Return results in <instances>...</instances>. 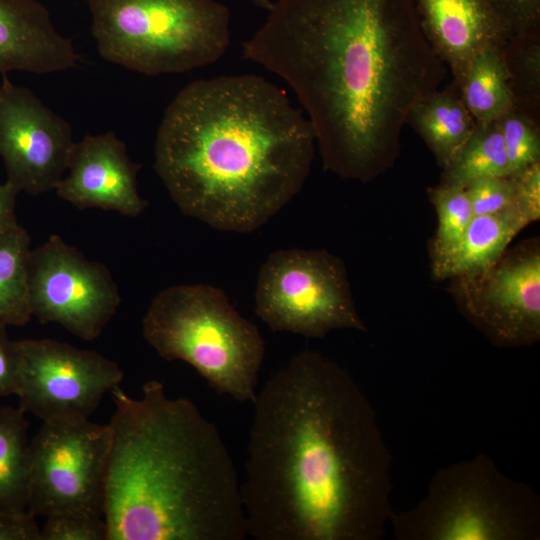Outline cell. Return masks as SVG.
<instances>
[{
    "label": "cell",
    "instance_id": "1",
    "mask_svg": "<svg viewBox=\"0 0 540 540\" xmlns=\"http://www.w3.org/2000/svg\"><path fill=\"white\" fill-rule=\"evenodd\" d=\"M242 55L294 91L324 168L364 183L393 166L411 109L448 71L414 0H276Z\"/></svg>",
    "mask_w": 540,
    "mask_h": 540
},
{
    "label": "cell",
    "instance_id": "2",
    "mask_svg": "<svg viewBox=\"0 0 540 540\" xmlns=\"http://www.w3.org/2000/svg\"><path fill=\"white\" fill-rule=\"evenodd\" d=\"M240 483L257 540H380L392 511V455L349 372L303 350L253 400Z\"/></svg>",
    "mask_w": 540,
    "mask_h": 540
},
{
    "label": "cell",
    "instance_id": "3",
    "mask_svg": "<svg viewBox=\"0 0 540 540\" xmlns=\"http://www.w3.org/2000/svg\"><path fill=\"white\" fill-rule=\"evenodd\" d=\"M315 143L282 89L254 74L218 76L189 83L167 106L154 169L185 215L247 233L301 190Z\"/></svg>",
    "mask_w": 540,
    "mask_h": 540
},
{
    "label": "cell",
    "instance_id": "4",
    "mask_svg": "<svg viewBox=\"0 0 540 540\" xmlns=\"http://www.w3.org/2000/svg\"><path fill=\"white\" fill-rule=\"evenodd\" d=\"M103 517L108 540H243L240 482L217 427L150 380L140 398L111 391Z\"/></svg>",
    "mask_w": 540,
    "mask_h": 540
},
{
    "label": "cell",
    "instance_id": "5",
    "mask_svg": "<svg viewBox=\"0 0 540 540\" xmlns=\"http://www.w3.org/2000/svg\"><path fill=\"white\" fill-rule=\"evenodd\" d=\"M142 331L163 359L188 363L219 394L255 399L264 342L222 290L205 284L163 289L151 301Z\"/></svg>",
    "mask_w": 540,
    "mask_h": 540
},
{
    "label": "cell",
    "instance_id": "6",
    "mask_svg": "<svg viewBox=\"0 0 540 540\" xmlns=\"http://www.w3.org/2000/svg\"><path fill=\"white\" fill-rule=\"evenodd\" d=\"M99 55L147 75L213 64L227 50L230 11L217 0H87Z\"/></svg>",
    "mask_w": 540,
    "mask_h": 540
},
{
    "label": "cell",
    "instance_id": "7",
    "mask_svg": "<svg viewBox=\"0 0 540 540\" xmlns=\"http://www.w3.org/2000/svg\"><path fill=\"white\" fill-rule=\"evenodd\" d=\"M388 524L398 540H537L540 499L481 453L438 469L425 497Z\"/></svg>",
    "mask_w": 540,
    "mask_h": 540
},
{
    "label": "cell",
    "instance_id": "8",
    "mask_svg": "<svg viewBox=\"0 0 540 540\" xmlns=\"http://www.w3.org/2000/svg\"><path fill=\"white\" fill-rule=\"evenodd\" d=\"M256 314L273 331L321 338L335 329L366 332L343 262L326 250L286 249L262 265Z\"/></svg>",
    "mask_w": 540,
    "mask_h": 540
},
{
    "label": "cell",
    "instance_id": "9",
    "mask_svg": "<svg viewBox=\"0 0 540 540\" xmlns=\"http://www.w3.org/2000/svg\"><path fill=\"white\" fill-rule=\"evenodd\" d=\"M29 447L30 514L76 511L103 516L111 447L108 424L89 419L43 422Z\"/></svg>",
    "mask_w": 540,
    "mask_h": 540
},
{
    "label": "cell",
    "instance_id": "10",
    "mask_svg": "<svg viewBox=\"0 0 540 540\" xmlns=\"http://www.w3.org/2000/svg\"><path fill=\"white\" fill-rule=\"evenodd\" d=\"M28 291L32 316L87 341L101 335L121 303L109 269L56 234L31 250Z\"/></svg>",
    "mask_w": 540,
    "mask_h": 540
},
{
    "label": "cell",
    "instance_id": "11",
    "mask_svg": "<svg viewBox=\"0 0 540 540\" xmlns=\"http://www.w3.org/2000/svg\"><path fill=\"white\" fill-rule=\"evenodd\" d=\"M16 343L19 407L43 422L88 420L124 376L117 363L95 351L52 339Z\"/></svg>",
    "mask_w": 540,
    "mask_h": 540
},
{
    "label": "cell",
    "instance_id": "12",
    "mask_svg": "<svg viewBox=\"0 0 540 540\" xmlns=\"http://www.w3.org/2000/svg\"><path fill=\"white\" fill-rule=\"evenodd\" d=\"M467 319L495 345L519 347L540 338V249L537 240L505 251L488 270L453 279Z\"/></svg>",
    "mask_w": 540,
    "mask_h": 540
},
{
    "label": "cell",
    "instance_id": "13",
    "mask_svg": "<svg viewBox=\"0 0 540 540\" xmlns=\"http://www.w3.org/2000/svg\"><path fill=\"white\" fill-rule=\"evenodd\" d=\"M75 142L70 124L30 89L0 83V156L7 181L32 196L55 190Z\"/></svg>",
    "mask_w": 540,
    "mask_h": 540
},
{
    "label": "cell",
    "instance_id": "14",
    "mask_svg": "<svg viewBox=\"0 0 540 540\" xmlns=\"http://www.w3.org/2000/svg\"><path fill=\"white\" fill-rule=\"evenodd\" d=\"M140 168L114 132L86 135L75 142L67 171L55 191L79 209L98 208L136 217L148 205L137 188Z\"/></svg>",
    "mask_w": 540,
    "mask_h": 540
},
{
    "label": "cell",
    "instance_id": "15",
    "mask_svg": "<svg viewBox=\"0 0 540 540\" xmlns=\"http://www.w3.org/2000/svg\"><path fill=\"white\" fill-rule=\"evenodd\" d=\"M421 28L454 78L462 81L477 54L505 49L510 37L488 0H414Z\"/></svg>",
    "mask_w": 540,
    "mask_h": 540
},
{
    "label": "cell",
    "instance_id": "16",
    "mask_svg": "<svg viewBox=\"0 0 540 540\" xmlns=\"http://www.w3.org/2000/svg\"><path fill=\"white\" fill-rule=\"evenodd\" d=\"M79 59L71 39L56 30L42 3L0 0V73L49 74L73 68Z\"/></svg>",
    "mask_w": 540,
    "mask_h": 540
},
{
    "label": "cell",
    "instance_id": "17",
    "mask_svg": "<svg viewBox=\"0 0 540 540\" xmlns=\"http://www.w3.org/2000/svg\"><path fill=\"white\" fill-rule=\"evenodd\" d=\"M527 225L529 223L515 208L473 216L457 247L443 260L431 265L433 277L455 279L488 270Z\"/></svg>",
    "mask_w": 540,
    "mask_h": 540
},
{
    "label": "cell",
    "instance_id": "18",
    "mask_svg": "<svg viewBox=\"0 0 540 540\" xmlns=\"http://www.w3.org/2000/svg\"><path fill=\"white\" fill-rule=\"evenodd\" d=\"M407 124L421 136L442 168L448 165L477 126L454 84L420 100L411 109Z\"/></svg>",
    "mask_w": 540,
    "mask_h": 540
},
{
    "label": "cell",
    "instance_id": "19",
    "mask_svg": "<svg viewBox=\"0 0 540 540\" xmlns=\"http://www.w3.org/2000/svg\"><path fill=\"white\" fill-rule=\"evenodd\" d=\"M456 88L476 124H488L515 107L504 49L489 47L475 56Z\"/></svg>",
    "mask_w": 540,
    "mask_h": 540
},
{
    "label": "cell",
    "instance_id": "20",
    "mask_svg": "<svg viewBox=\"0 0 540 540\" xmlns=\"http://www.w3.org/2000/svg\"><path fill=\"white\" fill-rule=\"evenodd\" d=\"M28 426L20 407H0V509L7 512H28Z\"/></svg>",
    "mask_w": 540,
    "mask_h": 540
},
{
    "label": "cell",
    "instance_id": "21",
    "mask_svg": "<svg viewBox=\"0 0 540 540\" xmlns=\"http://www.w3.org/2000/svg\"><path fill=\"white\" fill-rule=\"evenodd\" d=\"M30 236L21 226L0 231V325L24 326L32 317L28 291Z\"/></svg>",
    "mask_w": 540,
    "mask_h": 540
},
{
    "label": "cell",
    "instance_id": "22",
    "mask_svg": "<svg viewBox=\"0 0 540 540\" xmlns=\"http://www.w3.org/2000/svg\"><path fill=\"white\" fill-rule=\"evenodd\" d=\"M443 170L441 183L464 188L478 179L509 176L508 158L496 121L477 124L471 137Z\"/></svg>",
    "mask_w": 540,
    "mask_h": 540
},
{
    "label": "cell",
    "instance_id": "23",
    "mask_svg": "<svg viewBox=\"0 0 540 540\" xmlns=\"http://www.w3.org/2000/svg\"><path fill=\"white\" fill-rule=\"evenodd\" d=\"M428 192L437 214V229L431 245L433 265L457 247L474 215L464 187L440 183Z\"/></svg>",
    "mask_w": 540,
    "mask_h": 540
},
{
    "label": "cell",
    "instance_id": "24",
    "mask_svg": "<svg viewBox=\"0 0 540 540\" xmlns=\"http://www.w3.org/2000/svg\"><path fill=\"white\" fill-rule=\"evenodd\" d=\"M504 142L509 176L540 161L538 122L514 107L496 121Z\"/></svg>",
    "mask_w": 540,
    "mask_h": 540
},
{
    "label": "cell",
    "instance_id": "25",
    "mask_svg": "<svg viewBox=\"0 0 540 540\" xmlns=\"http://www.w3.org/2000/svg\"><path fill=\"white\" fill-rule=\"evenodd\" d=\"M40 540H108V528L103 516L58 512L46 516Z\"/></svg>",
    "mask_w": 540,
    "mask_h": 540
},
{
    "label": "cell",
    "instance_id": "26",
    "mask_svg": "<svg viewBox=\"0 0 540 540\" xmlns=\"http://www.w3.org/2000/svg\"><path fill=\"white\" fill-rule=\"evenodd\" d=\"M465 190L474 216L514 208V181L511 176L478 179L468 184Z\"/></svg>",
    "mask_w": 540,
    "mask_h": 540
},
{
    "label": "cell",
    "instance_id": "27",
    "mask_svg": "<svg viewBox=\"0 0 540 540\" xmlns=\"http://www.w3.org/2000/svg\"><path fill=\"white\" fill-rule=\"evenodd\" d=\"M510 40L539 36L540 0H488Z\"/></svg>",
    "mask_w": 540,
    "mask_h": 540
},
{
    "label": "cell",
    "instance_id": "28",
    "mask_svg": "<svg viewBox=\"0 0 540 540\" xmlns=\"http://www.w3.org/2000/svg\"><path fill=\"white\" fill-rule=\"evenodd\" d=\"M514 181V208L530 224L540 218V161L511 176Z\"/></svg>",
    "mask_w": 540,
    "mask_h": 540
},
{
    "label": "cell",
    "instance_id": "29",
    "mask_svg": "<svg viewBox=\"0 0 540 540\" xmlns=\"http://www.w3.org/2000/svg\"><path fill=\"white\" fill-rule=\"evenodd\" d=\"M18 366L17 343L8 337L6 327L0 325V397L15 394Z\"/></svg>",
    "mask_w": 540,
    "mask_h": 540
},
{
    "label": "cell",
    "instance_id": "30",
    "mask_svg": "<svg viewBox=\"0 0 540 540\" xmlns=\"http://www.w3.org/2000/svg\"><path fill=\"white\" fill-rule=\"evenodd\" d=\"M0 540H40L36 517L29 512L12 513L0 509Z\"/></svg>",
    "mask_w": 540,
    "mask_h": 540
},
{
    "label": "cell",
    "instance_id": "31",
    "mask_svg": "<svg viewBox=\"0 0 540 540\" xmlns=\"http://www.w3.org/2000/svg\"><path fill=\"white\" fill-rule=\"evenodd\" d=\"M20 191L6 181L0 184V231L19 226L16 218V197Z\"/></svg>",
    "mask_w": 540,
    "mask_h": 540
},
{
    "label": "cell",
    "instance_id": "32",
    "mask_svg": "<svg viewBox=\"0 0 540 540\" xmlns=\"http://www.w3.org/2000/svg\"><path fill=\"white\" fill-rule=\"evenodd\" d=\"M251 1L255 6L261 8V9H264L266 11H268L271 6H272V1L271 0H249Z\"/></svg>",
    "mask_w": 540,
    "mask_h": 540
}]
</instances>
